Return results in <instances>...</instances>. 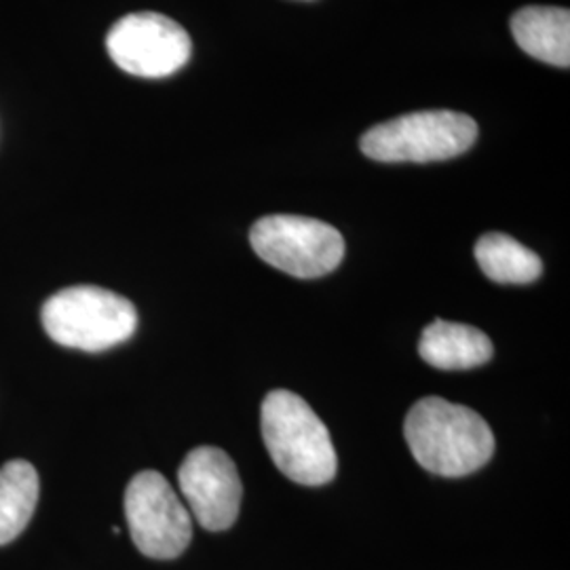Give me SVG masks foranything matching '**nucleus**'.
<instances>
[{
  "instance_id": "nucleus-1",
  "label": "nucleus",
  "mask_w": 570,
  "mask_h": 570,
  "mask_svg": "<svg viewBox=\"0 0 570 570\" xmlns=\"http://www.w3.org/2000/svg\"><path fill=\"white\" fill-rule=\"evenodd\" d=\"M404 433L419 465L444 478L484 468L494 452L489 423L475 410L444 397H423L410 407Z\"/></svg>"
},
{
  "instance_id": "nucleus-2",
  "label": "nucleus",
  "mask_w": 570,
  "mask_h": 570,
  "mask_svg": "<svg viewBox=\"0 0 570 570\" xmlns=\"http://www.w3.org/2000/svg\"><path fill=\"white\" fill-rule=\"evenodd\" d=\"M263 438L273 463L296 484L322 487L336 475V450L324 421L292 391L275 389L263 402Z\"/></svg>"
},
{
  "instance_id": "nucleus-3",
  "label": "nucleus",
  "mask_w": 570,
  "mask_h": 570,
  "mask_svg": "<svg viewBox=\"0 0 570 570\" xmlns=\"http://www.w3.org/2000/svg\"><path fill=\"white\" fill-rule=\"evenodd\" d=\"M41 320L58 345L100 353L134 336L138 311L121 294L96 285H75L45 303Z\"/></svg>"
},
{
  "instance_id": "nucleus-4",
  "label": "nucleus",
  "mask_w": 570,
  "mask_h": 570,
  "mask_svg": "<svg viewBox=\"0 0 570 570\" xmlns=\"http://www.w3.org/2000/svg\"><path fill=\"white\" fill-rule=\"evenodd\" d=\"M478 140V122L454 110H423L367 129L362 153L381 164H431L468 153Z\"/></svg>"
},
{
  "instance_id": "nucleus-5",
  "label": "nucleus",
  "mask_w": 570,
  "mask_h": 570,
  "mask_svg": "<svg viewBox=\"0 0 570 570\" xmlns=\"http://www.w3.org/2000/svg\"><path fill=\"white\" fill-rule=\"evenodd\" d=\"M258 258L298 279L332 273L345 258V239L332 225L305 216H265L249 230Z\"/></svg>"
},
{
  "instance_id": "nucleus-6",
  "label": "nucleus",
  "mask_w": 570,
  "mask_h": 570,
  "mask_svg": "<svg viewBox=\"0 0 570 570\" xmlns=\"http://www.w3.org/2000/svg\"><path fill=\"white\" fill-rule=\"evenodd\" d=\"M125 518L136 548L155 560H174L193 539V520L159 471H140L125 490Z\"/></svg>"
},
{
  "instance_id": "nucleus-7",
  "label": "nucleus",
  "mask_w": 570,
  "mask_h": 570,
  "mask_svg": "<svg viewBox=\"0 0 570 570\" xmlns=\"http://www.w3.org/2000/svg\"><path fill=\"white\" fill-rule=\"evenodd\" d=\"M110 60L140 79H165L190 60L193 42L178 21L161 13H129L106 37Z\"/></svg>"
},
{
  "instance_id": "nucleus-8",
  "label": "nucleus",
  "mask_w": 570,
  "mask_h": 570,
  "mask_svg": "<svg viewBox=\"0 0 570 570\" xmlns=\"http://www.w3.org/2000/svg\"><path fill=\"white\" fill-rule=\"evenodd\" d=\"M178 484L188 511L205 530L220 532L235 524L244 484L225 450L199 446L188 452L178 471Z\"/></svg>"
},
{
  "instance_id": "nucleus-9",
  "label": "nucleus",
  "mask_w": 570,
  "mask_h": 570,
  "mask_svg": "<svg viewBox=\"0 0 570 570\" xmlns=\"http://www.w3.org/2000/svg\"><path fill=\"white\" fill-rule=\"evenodd\" d=\"M419 353L429 366L456 372L490 362L494 346L478 327L435 320L423 330Z\"/></svg>"
},
{
  "instance_id": "nucleus-10",
  "label": "nucleus",
  "mask_w": 570,
  "mask_h": 570,
  "mask_svg": "<svg viewBox=\"0 0 570 570\" xmlns=\"http://www.w3.org/2000/svg\"><path fill=\"white\" fill-rule=\"evenodd\" d=\"M511 35L530 58L558 68H569V9L524 7L511 18Z\"/></svg>"
},
{
  "instance_id": "nucleus-11",
  "label": "nucleus",
  "mask_w": 570,
  "mask_h": 570,
  "mask_svg": "<svg viewBox=\"0 0 570 570\" xmlns=\"http://www.w3.org/2000/svg\"><path fill=\"white\" fill-rule=\"evenodd\" d=\"M39 490V473L28 461L16 459L0 468V546L26 530L37 510Z\"/></svg>"
},
{
  "instance_id": "nucleus-12",
  "label": "nucleus",
  "mask_w": 570,
  "mask_h": 570,
  "mask_svg": "<svg viewBox=\"0 0 570 570\" xmlns=\"http://www.w3.org/2000/svg\"><path fill=\"white\" fill-rule=\"evenodd\" d=\"M475 261L497 284H532L543 273L541 258L510 235L487 233L475 244Z\"/></svg>"
}]
</instances>
